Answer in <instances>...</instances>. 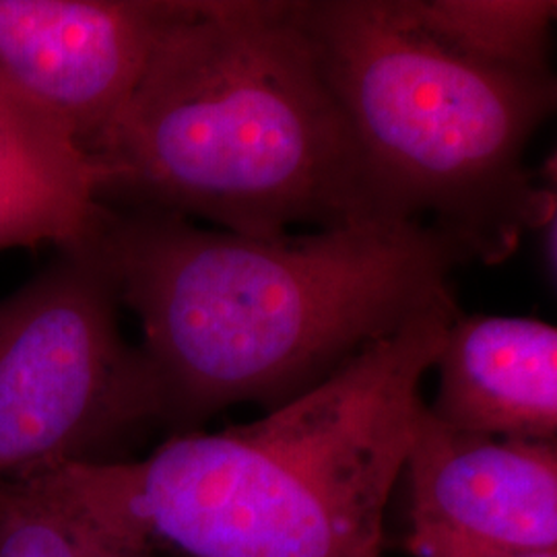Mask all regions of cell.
<instances>
[{
    "label": "cell",
    "mask_w": 557,
    "mask_h": 557,
    "mask_svg": "<svg viewBox=\"0 0 557 557\" xmlns=\"http://www.w3.org/2000/svg\"><path fill=\"white\" fill-rule=\"evenodd\" d=\"M458 317V304L421 314L257 421L15 483L149 556L384 557L388 502L425 407L421 382Z\"/></svg>",
    "instance_id": "2"
},
{
    "label": "cell",
    "mask_w": 557,
    "mask_h": 557,
    "mask_svg": "<svg viewBox=\"0 0 557 557\" xmlns=\"http://www.w3.org/2000/svg\"><path fill=\"white\" fill-rule=\"evenodd\" d=\"M120 310L87 239L0 298V487L60 465L133 458L163 430L158 382Z\"/></svg>",
    "instance_id": "5"
},
{
    "label": "cell",
    "mask_w": 557,
    "mask_h": 557,
    "mask_svg": "<svg viewBox=\"0 0 557 557\" xmlns=\"http://www.w3.org/2000/svg\"><path fill=\"white\" fill-rule=\"evenodd\" d=\"M89 246L139 320L168 436L314 391L421 314L457 304L467 252L423 221L252 238L101 205Z\"/></svg>",
    "instance_id": "1"
},
{
    "label": "cell",
    "mask_w": 557,
    "mask_h": 557,
    "mask_svg": "<svg viewBox=\"0 0 557 557\" xmlns=\"http://www.w3.org/2000/svg\"><path fill=\"white\" fill-rule=\"evenodd\" d=\"M400 478L411 527L506 549H557V442L458 432L423 407Z\"/></svg>",
    "instance_id": "7"
},
{
    "label": "cell",
    "mask_w": 557,
    "mask_h": 557,
    "mask_svg": "<svg viewBox=\"0 0 557 557\" xmlns=\"http://www.w3.org/2000/svg\"><path fill=\"white\" fill-rule=\"evenodd\" d=\"M87 160L100 205L252 238L397 221L296 0H176Z\"/></svg>",
    "instance_id": "3"
},
{
    "label": "cell",
    "mask_w": 557,
    "mask_h": 557,
    "mask_svg": "<svg viewBox=\"0 0 557 557\" xmlns=\"http://www.w3.org/2000/svg\"><path fill=\"white\" fill-rule=\"evenodd\" d=\"M405 545L413 557H557V549H506L425 527H411Z\"/></svg>",
    "instance_id": "12"
},
{
    "label": "cell",
    "mask_w": 557,
    "mask_h": 557,
    "mask_svg": "<svg viewBox=\"0 0 557 557\" xmlns=\"http://www.w3.org/2000/svg\"><path fill=\"white\" fill-rule=\"evenodd\" d=\"M0 557H156L114 545L25 483L0 487Z\"/></svg>",
    "instance_id": "11"
},
{
    "label": "cell",
    "mask_w": 557,
    "mask_h": 557,
    "mask_svg": "<svg viewBox=\"0 0 557 557\" xmlns=\"http://www.w3.org/2000/svg\"><path fill=\"white\" fill-rule=\"evenodd\" d=\"M434 368L440 423L492 438L557 442V329L533 317H458Z\"/></svg>",
    "instance_id": "8"
},
{
    "label": "cell",
    "mask_w": 557,
    "mask_h": 557,
    "mask_svg": "<svg viewBox=\"0 0 557 557\" xmlns=\"http://www.w3.org/2000/svg\"><path fill=\"white\" fill-rule=\"evenodd\" d=\"M296 2L393 220L430 223L483 264L556 220V190L524 161L556 110V75L465 59L407 20L400 0Z\"/></svg>",
    "instance_id": "4"
},
{
    "label": "cell",
    "mask_w": 557,
    "mask_h": 557,
    "mask_svg": "<svg viewBox=\"0 0 557 557\" xmlns=\"http://www.w3.org/2000/svg\"><path fill=\"white\" fill-rule=\"evenodd\" d=\"M100 209L79 143L0 77V252L77 246Z\"/></svg>",
    "instance_id": "9"
},
{
    "label": "cell",
    "mask_w": 557,
    "mask_h": 557,
    "mask_svg": "<svg viewBox=\"0 0 557 557\" xmlns=\"http://www.w3.org/2000/svg\"><path fill=\"white\" fill-rule=\"evenodd\" d=\"M400 9L465 59L515 75H554V0H400Z\"/></svg>",
    "instance_id": "10"
},
{
    "label": "cell",
    "mask_w": 557,
    "mask_h": 557,
    "mask_svg": "<svg viewBox=\"0 0 557 557\" xmlns=\"http://www.w3.org/2000/svg\"><path fill=\"white\" fill-rule=\"evenodd\" d=\"M176 0H0V77L87 151L126 106Z\"/></svg>",
    "instance_id": "6"
}]
</instances>
